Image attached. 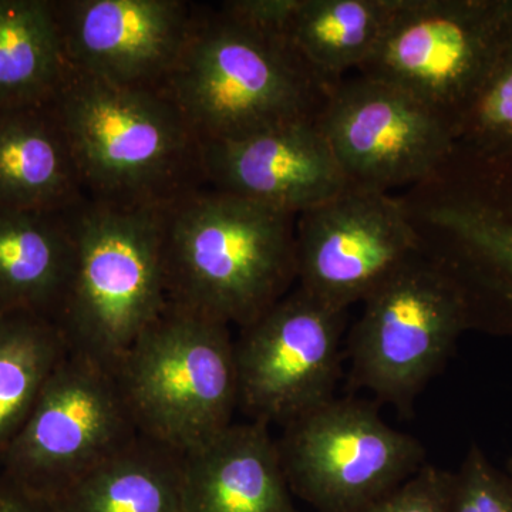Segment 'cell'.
Masks as SVG:
<instances>
[{
	"instance_id": "3",
	"label": "cell",
	"mask_w": 512,
	"mask_h": 512,
	"mask_svg": "<svg viewBox=\"0 0 512 512\" xmlns=\"http://www.w3.org/2000/svg\"><path fill=\"white\" fill-rule=\"evenodd\" d=\"M332 90L286 37L197 6L183 53L160 92L205 144L318 121Z\"/></svg>"
},
{
	"instance_id": "5",
	"label": "cell",
	"mask_w": 512,
	"mask_h": 512,
	"mask_svg": "<svg viewBox=\"0 0 512 512\" xmlns=\"http://www.w3.org/2000/svg\"><path fill=\"white\" fill-rule=\"evenodd\" d=\"M140 436L188 453L238 409L231 326L168 303L114 370Z\"/></svg>"
},
{
	"instance_id": "4",
	"label": "cell",
	"mask_w": 512,
	"mask_h": 512,
	"mask_svg": "<svg viewBox=\"0 0 512 512\" xmlns=\"http://www.w3.org/2000/svg\"><path fill=\"white\" fill-rule=\"evenodd\" d=\"M167 208L121 207L87 198L67 212L76 259L56 325L69 355L114 372L164 311Z\"/></svg>"
},
{
	"instance_id": "19",
	"label": "cell",
	"mask_w": 512,
	"mask_h": 512,
	"mask_svg": "<svg viewBox=\"0 0 512 512\" xmlns=\"http://www.w3.org/2000/svg\"><path fill=\"white\" fill-rule=\"evenodd\" d=\"M184 454L138 436L56 498L60 512H183Z\"/></svg>"
},
{
	"instance_id": "28",
	"label": "cell",
	"mask_w": 512,
	"mask_h": 512,
	"mask_svg": "<svg viewBox=\"0 0 512 512\" xmlns=\"http://www.w3.org/2000/svg\"><path fill=\"white\" fill-rule=\"evenodd\" d=\"M507 477H508V480H510V483H511V487H512V457L510 458V460H508V463H507Z\"/></svg>"
},
{
	"instance_id": "10",
	"label": "cell",
	"mask_w": 512,
	"mask_h": 512,
	"mask_svg": "<svg viewBox=\"0 0 512 512\" xmlns=\"http://www.w3.org/2000/svg\"><path fill=\"white\" fill-rule=\"evenodd\" d=\"M138 436L114 373L67 355L0 460L2 473L56 500Z\"/></svg>"
},
{
	"instance_id": "6",
	"label": "cell",
	"mask_w": 512,
	"mask_h": 512,
	"mask_svg": "<svg viewBox=\"0 0 512 512\" xmlns=\"http://www.w3.org/2000/svg\"><path fill=\"white\" fill-rule=\"evenodd\" d=\"M400 197L421 251L460 289L470 329L512 338V170L454 150Z\"/></svg>"
},
{
	"instance_id": "9",
	"label": "cell",
	"mask_w": 512,
	"mask_h": 512,
	"mask_svg": "<svg viewBox=\"0 0 512 512\" xmlns=\"http://www.w3.org/2000/svg\"><path fill=\"white\" fill-rule=\"evenodd\" d=\"M279 456L291 491L320 512H359L426 466L416 437L362 400L332 399L284 426Z\"/></svg>"
},
{
	"instance_id": "8",
	"label": "cell",
	"mask_w": 512,
	"mask_h": 512,
	"mask_svg": "<svg viewBox=\"0 0 512 512\" xmlns=\"http://www.w3.org/2000/svg\"><path fill=\"white\" fill-rule=\"evenodd\" d=\"M507 29V0H397L357 73L410 94L456 133Z\"/></svg>"
},
{
	"instance_id": "17",
	"label": "cell",
	"mask_w": 512,
	"mask_h": 512,
	"mask_svg": "<svg viewBox=\"0 0 512 512\" xmlns=\"http://www.w3.org/2000/svg\"><path fill=\"white\" fill-rule=\"evenodd\" d=\"M86 200L53 100L0 110V208L67 212Z\"/></svg>"
},
{
	"instance_id": "1",
	"label": "cell",
	"mask_w": 512,
	"mask_h": 512,
	"mask_svg": "<svg viewBox=\"0 0 512 512\" xmlns=\"http://www.w3.org/2000/svg\"><path fill=\"white\" fill-rule=\"evenodd\" d=\"M171 305L247 328L298 282L296 217L202 187L165 211Z\"/></svg>"
},
{
	"instance_id": "27",
	"label": "cell",
	"mask_w": 512,
	"mask_h": 512,
	"mask_svg": "<svg viewBox=\"0 0 512 512\" xmlns=\"http://www.w3.org/2000/svg\"><path fill=\"white\" fill-rule=\"evenodd\" d=\"M0 512H60V508L53 498L0 473Z\"/></svg>"
},
{
	"instance_id": "21",
	"label": "cell",
	"mask_w": 512,
	"mask_h": 512,
	"mask_svg": "<svg viewBox=\"0 0 512 512\" xmlns=\"http://www.w3.org/2000/svg\"><path fill=\"white\" fill-rule=\"evenodd\" d=\"M396 2L301 0L288 40L316 76L335 89L375 52Z\"/></svg>"
},
{
	"instance_id": "15",
	"label": "cell",
	"mask_w": 512,
	"mask_h": 512,
	"mask_svg": "<svg viewBox=\"0 0 512 512\" xmlns=\"http://www.w3.org/2000/svg\"><path fill=\"white\" fill-rule=\"evenodd\" d=\"M207 187L298 217L349 187L318 121L204 144Z\"/></svg>"
},
{
	"instance_id": "13",
	"label": "cell",
	"mask_w": 512,
	"mask_h": 512,
	"mask_svg": "<svg viewBox=\"0 0 512 512\" xmlns=\"http://www.w3.org/2000/svg\"><path fill=\"white\" fill-rule=\"evenodd\" d=\"M419 249L392 192L348 187L296 217L298 286L333 308L363 302Z\"/></svg>"
},
{
	"instance_id": "7",
	"label": "cell",
	"mask_w": 512,
	"mask_h": 512,
	"mask_svg": "<svg viewBox=\"0 0 512 512\" xmlns=\"http://www.w3.org/2000/svg\"><path fill=\"white\" fill-rule=\"evenodd\" d=\"M466 330L460 289L419 249L363 299L348 339L350 384L407 412Z\"/></svg>"
},
{
	"instance_id": "2",
	"label": "cell",
	"mask_w": 512,
	"mask_h": 512,
	"mask_svg": "<svg viewBox=\"0 0 512 512\" xmlns=\"http://www.w3.org/2000/svg\"><path fill=\"white\" fill-rule=\"evenodd\" d=\"M89 200L167 208L207 187L204 144L160 90L69 67L53 99Z\"/></svg>"
},
{
	"instance_id": "25",
	"label": "cell",
	"mask_w": 512,
	"mask_h": 512,
	"mask_svg": "<svg viewBox=\"0 0 512 512\" xmlns=\"http://www.w3.org/2000/svg\"><path fill=\"white\" fill-rule=\"evenodd\" d=\"M453 473L423 466L392 493L359 512H448Z\"/></svg>"
},
{
	"instance_id": "22",
	"label": "cell",
	"mask_w": 512,
	"mask_h": 512,
	"mask_svg": "<svg viewBox=\"0 0 512 512\" xmlns=\"http://www.w3.org/2000/svg\"><path fill=\"white\" fill-rule=\"evenodd\" d=\"M67 355L53 320L29 312H0V460Z\"/></svg>"
},
{
	"instance_id": "12",
	"label": "cell",
	"mask_w": 512,
	"mask_h": 512,
	"mask_svg": "<svg viewBox=\"0 0 512 512\" xmlns=\"http://www.w3.org/2000/svg\"><path fill=\"white\" fill-rule=\"evenodd\" d=\"M318 126L349 187L362 190L424 183L456 150V133L440 114L359 73L332 90Z\"/></svg>"
},
{
	"instance_id": "18",
	"label": "cell",
	"mask_w": 512,
	"mask_h": 512,
	"mask_svg": "<svg viewBox=\"0 0 512 512\" xmlns=\"http://www.w3.org/2000/svg\"><path fill=\"white\" fill-rule=\"evenodd\" d=\"M67 212L0 208V312L35 313L56 323L76 259Z\"/></svg>"
},
{
	"instance_id": "11",
	"label": "cell",
	"mask_w": 512,
	"mask_h": 512,
	"mask_svg": "<svg viewBox=\"0 0 512 512\" xmlns=\"http://www.w3.org/2000/svg\"><path fill=\"white\" fill-rule=\"evenodd\" d=\"M348 311L296 286L235 340L238 409L286 424L335 399Z\"/></svg>"
},
{
	"instance_id": "16",
	"label": "cell",
	"mask_w": 512,
	"mask_h": 512,
	"mask_svg": "<svg viewBox=\"0 0 512 512\" xmlns=\"http://www.w3.org/2000/svg\"><path fill=\"white\" fill-rule=\"evenodd\" d=\"M183 512H296L268 424L232 423L184 454Z\"/></svg>"
},
{
	"instance_id": "24",
	"label": "cell",
	"mask_w": 512,
	"mask_h": 512,
	"mask_svg": "<svg viewBox=\"0 0 512 512\" xmlns=\"http://www.w3.org/2000/svg\"><path fill=\"white\" fill-rule=\"evenodd\" d=\"M448 512H512L507 474L493 466L477 444L468 448L460 470L453 473Z\"/></svg>"
},
{
	"instance_id": "14",
	"label": "cell",
	"mask_w": 512,
	"mask_h": 512,
	"mask_svg": "<svg viewBox=\"0 0 512 512\" xmlns=\"http://www.w3.org/2000/svg\"><path fill=\"white\" fill-rule=\"evenodd\" d=\"M69 67L119 86L161 90L197 6L181 0H56Z\"/></svg>"
},
{
	"instance_id": "26",
	"label": "cell",
	"mask_w": 512,
	"mask_h": 512,
	"mask_svg": "<svg viewBox=\"0 0 512 512\" xmlns=\"http://www.w3.org/2000/svg\"><path fill=\"white\" fill-rule=\"evenodd\" d=\"M301 0H229L218 9L249 28L286 37Z\"/></svg>"
},
{
	"instance_id": "20",
	"label": "cell",
	"mask_w": 512,
	"mask_h": 512,
	"mask_svg": "<svg viewBox=\"0 0 512 512\" xmlns=\"http://www.w3.org/2000/svg\"><path fill=\"white\" fill-rule=\"evenodd\" d=\"M67 72L56 0H0V110L49 103Z\"/></svg>"
},
{
	"instance_id": "23",
	"label": "cell",
	"mask_w": 512,
	"mask_h": 512,
	"mask_svg": "<svg viewBox=\"0 0 512 512\" xmlns=\"http://www.w3.org/2000/svg\"><path fill=\"white\" fill-rule=\"evenodd\" d=\"M497 56L461 117L456 151L478 163L512 170V0Z\"/></svg>"
}]
</instances>
